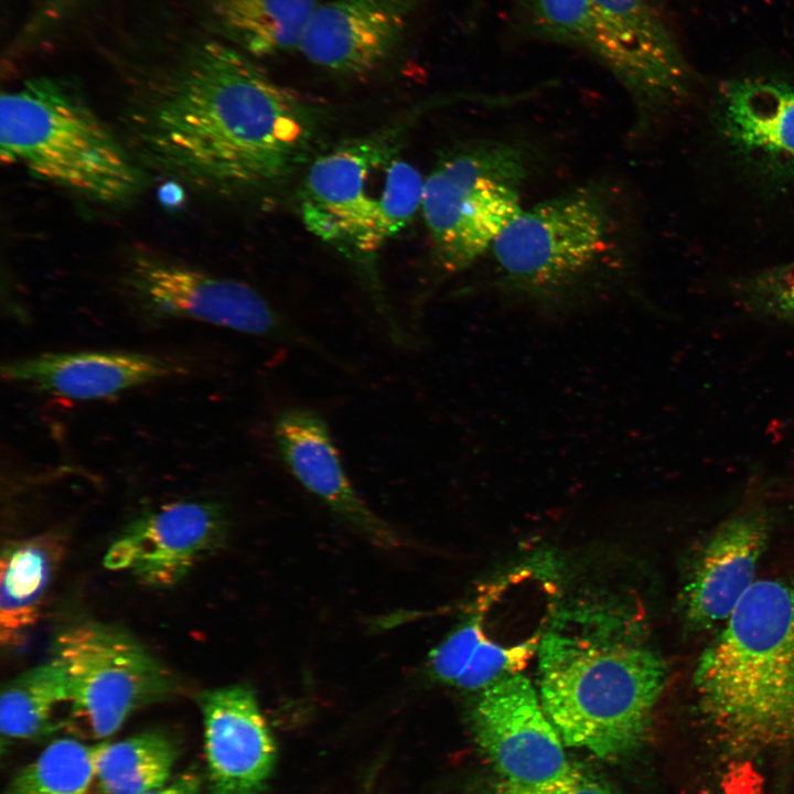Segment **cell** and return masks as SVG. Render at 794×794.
<instances>
[{"label":"cell","instance_id":"obj_19","mask_svg":"<svg viewBox=\"0 0 794 794\" xmlns=\"http://www.w3.org/2000/svg\"><path fill=\"white\" fill-rule=\"evenodd\" d=\"M64 544L56 534H43L10 543L0 561V639L18 645L41 616V608Z\"/></svg>","mask_w":794,"mask_h":794},{"label":"cell","instance_id":"obj_18","mask_svg":"<svg viewBox=\"0 0 794 794\" xmlns=\"http://www.w3.org/2000/svg\"><path fill=\"white\" fill-rule=\"evenodd\" d=\"M768 526L755 512L733 516L708 540L685 590L689 623L709 629L725 622L757 581Z\"/></svg>","mask_w":794,"mask_h":794},{"label":"cell","instance_id":"obj_9","mask_svg":"<svg viewBox=\"0 0 794 794\" xmlns=\"http://www.w3.org/2000/svg\"><path fill=\"white\" fill-rule=\"evenodd\" d=\"M53 656L71 688L68 723L88 737L116 732L137 709L160 701L175 688L172 674L125 630L96 621L64 627Z\"/></svg>","mask_w":794,"mask_h":794},{"label":"cell","instance_id":"obj_2","mask_svg":"<svg viewBox=\"0 0 794 794\" xmlns=\"http://www.w3.org/2000/svg\"><path fill=\"white\" fill-rule=\"evenodd\" d=\"M537 654L540 701L565 745L604 760L643 745L668 670L624 601L565 604L540 636Z\"/></svg>","mask_w":794,"mask_h":794},{"label":"cell","instance_id":"obj_6","mask_svg":"<svg viewBox=\"0 0 794 794\" xmlns=\"http://www.w3.org/2000/svg\"><path fill=\"white\" fill-rule=\"evenodd\" d=\"M401 141L399 128H387L316 158L300 192L307 228L361 260L405 228L421 210L425 179Z\"/></svg>","mask_w":794,"mask_h":794},{"label":"cell","instance_id":"obj_13","mask_svg":"<svg viewBox=\"0 0 794 794\" xmlns=\"http://www.w3.org/2000/svg\"><path fill=\"white\" fill-rule=\"evenodd\" d=\"M225 508L214 502L164 504L131 521L104 557V566L157 588L180 582L228 535Z\"/></svg>","mask_w":794,"mask_h":794},{"label":"cell","instance_id":"obj_28","mask_svg":"<svg viewBox=\"0 0 794 794\" xmlns=\"http://www.w3.org/2000/svg\"><path fill=\"white\" fill-rule=\"evenodd\" d=\"M162 198L165 203H175L178 202V191L171 190L169 187L164 189L162 191Z\"/></svg>","mask_w":794,"mask_h":794},{"label":"cell","instance_id":"obj_12","mask_svg":"<svg viewBox=\"0 0 794 794\" xmlns=\"http://www.w3.org/2000/svg\"><path fill=\"white\" fill-rule=\"evenodd\" d=\"M630 66L626 94L634 108L633 136L650 132L688 106L697 75L648 0H591Z\"/></svg>","mask_w":794,"mask_h":794},{"label":"cell","instance_id":"obj_27","mask_svg":"<svg viewBox=\"0 0 794 794\" xmlns=\"http://www.w3.org/2000/svg\"><path fill=\"white\" fill-rule=\"evenodd\" d=\"M201 781L194 773H187L170 784L140 794H197Z\"/></svg>","mask_w":794,"mask_h":794},{"label":"cell","instance_id":"obj_1","mask_svg":"<svg viewBox=\"0 0 794 794\" xmlns=\"http://www.w3.org/2000/svg\"><path fill=\"white\" fill-rule=\"evenodd\" d=\"M133 130L154 164L207 190L262 187L305 158L311 104L224 40L186 47L149 84Z\"/></svg>","mask_w":794,"mask_h":794},{"label":"cell","instance_id":"obj_15","mask_svg":"<svg viewBox=\"0 0 794 794\" xmlns=\"http://www.w3.org/2000/svg\"><path fill=\"white\" fill-rule=\"evenodd\" d=\"M426 0H331L313 12L299 51L324 69L361 75L379 67L403 44Z\"/></svg>","mask_w":794,"mask_h":794},{"label":"cell","instance_id":"obj_16","mask_svg":"<svg viewBox=\"0 0 794 794\" xmlns=\"http://www.w3.org/2000/svg\"><path fill=\"white\" fill-rule=\"evenodd\" d=\"M210 794H260L276 761V744L254 689L235 684L202 691Z\"/></svg>","mask_w":794,"mask_h":794},{"label":"cell","instance_id":"obj_17","mask_svg":"<svg viewBox=\"0 0 794 794\" xmlns=\"http://www.w3.org/2000/svg\"><path fill=\"white\" fill-rule=\"evenodd\" d=\"M183 372L167 358L124 351L46 352L1 365V376L11 383L75 400L114 397Z\"/></svg>","mask_w":794,"mask_h":794},{"label":"cell","instance_id":"obj_11","mask_svg":"<svg viewBox=\"0 0 794 794\" xmlns=\"http://www.w3.org/2000/svg\"><path fill=\"white\" fill-rule=\"evenodd\" d=\"M470 726L480 750L504 781L549 786L577 771L538 690L522 673L479 690L470 709Z\"/></svg>","mask_w":794,"mask_h":794},{"label":"cell","instance_id":"obj_23","mask_svg":"<svg viewBox=\"0 0 794 794\" xmlns=\"http://www.w3.org/2000/svg\"><path fill=\"white\" fill-rule=\"evenodd\" d=\"M97 745L74 739L52 742L13 776L3 794H88L96 779Z\"/></svg>","mask_w":794,"mask_h":794},{"label":"cell","instance_id":"obj_4","mask_svg":"<svg viewBox=\"0 0 794 794\" xmlns=\"http://www.w3.org/2000/svg\"><path fill=\"white\" fill-rule=\"evenodd\" d=\"M700 655L698 709L732 752L794 743V582L757 580Z\"/></svg>","mask_w":794,"mask_h":794},{"label":"cell","instance_id":"obj_10","mask_svg":"<svg viewBox=\"0 0 794 794\" xmlns=\"http://www.w3.org/2000/svg\"><path fill=\"white\" fill-rule=\"evenodd\" d=\"M126 283L139 307L152 318L197 321L330 356L244 282L141 256L132 261Z\"/></svg>","mask_w":794,"mask_h":794},{"label":"cell","instance_id":"obj_5","mask_svg":"<svg viewBox=\"0 0 794 794\" xmlns=\"http://www.w3.org/2000/svg\"><path fill=\"white\" fill-rule=\"evenodd\" d=\"M2 161L103 203L136 196L143 175L120 141L69 83L39 77L3 93Z\"/></svg>","mask_w":794,"mask_h":794},{"label":"cell","instance_id":"obj_26","mask_svg":"<svg viewBox=\"0 0 794 794\" xmlns=\"http://www.w3.org/2000/svg\"><path fill=\"white\" fill-rule=\"evenodd\" d=\"M494 794H620L607 780L593 772L577 768L566 781L549 786H524L501 780Z\"/></svg>","mask_w":794,"mask_h":794},{"label":"cell","instance_id":"obj_25","mask_svg":"<svg viewBox=\"0 0 794 794\" xmlns=\"http://www.w3.org/2000/svg\"><path fill=\"white\" fill-rule=\"evenodd\" d=\"M482 632L480 615L471 616L454 629L428 656L427 673L430 678L454 686Z\"/></svg>","mask_w":794,"mask_h":794},{"label":"cell","instance_id":"obj_24","mask_svg":"<svg viewBox=\"0 0 794 794\" xmlns=\"http://www.w3.org/2000/svg\"><path fill=\"white\" fill-rule=\"evenodd\" d=\"M728 290L747 313L794 325V258L734 277Z\"/></svg>","mask_w":794,"mask_h":794},{"label":"cell","instance_id":"obj_8","mask_svg":"<svg viewBox=\"0 0 794 794\" xmlns=\"http://www.w3.org/2000/svg\"><path fill=\"white\" fill-rule=\"evenodd\" d=\"M704 126L715 163L736 190L768 208L794 205V75L720 82Z\"/></svg>","mask_w":794,"mask_h":794},{"label":"cell","instance_id":"obj_14","mask_svg":"<svg viewBox=\"0 0 794 794\" xmlns=\"http://www.w3.org/2000/svg\"><path fill=\"white\" fill-rule=\"evenodd\" d=\"M272 437L291 475L337 518L379 547L405 545L400 533L351 483L329 426L318 412L300 406L282 409L273 419Z\"/></svg>","mask_w":794,"mask_h":794},{"label":"cell","instance_id":"obj_7","mask_svg":"<svg viewBox=\"0 0 794 794\" xmlns=\"http://www.w3.org/2000/svg\"><path fill=\"white\" fill-rule=\"evenodd\" d=\"M528 149L476 140L451 150L425 179L421 212L434 259L446 273L473 265L524 208Z\"/></svg>","mask_w":794,"mask_h":794},{"label":"cell","instance_id":"obj_21","mask_svg":"<svg viewBox=\"0 0 794 794\" xmlns=\"http://www.w3.org/2000/svg\"><path fill=\"white\" fill-rule=\"evenodd\" d=\"M71 704L63 665L54 656L8 680L0 696V730L10 739H26L52 728L57 707Z\"/></svg>","mask_w":794,"mask_h":794},{"label":"cell","instance_id":"obj_22","mask_svg":"<svg viewBox=\"0 0 794 794\" xmlns=\"http://www.w3.org/2000/svg\"><path fill=\"white\" fill-rule=\"evenodd\" d=\"M176 750L162 733H140L118 742H100L95 757L104 794H140L165 785Z\"/></svg>","mask_w":794,"mask_h":794},{"label":"cell","instance_id":"obj_3","mask_svg":"<svg viewBox=\"0 0 794 794\" xmlns=\"http://www.w3.org/2000/svg\"><path fill=\"white\" fill-rule=\"evenodd\" d=\"M490 250L500 292L547 320L636 294L635 223L609 182L589 181L524 207Z\"/></svg>","mask_w":794,"mask_h":794},{"label":"cell","instance_id":"obj_20","mask_svg":"<svg viewBox=\"0 0 794 794\" xmlns=\"http://www.w3.org/2000/svg\"><path fill=\"white\" fill-rule=\"evenodd\" d=\"M316 0H210L222 39L254 57L299 51Z\"/></svg>","mask_w":794,"mask_h":794}]
</instances>
